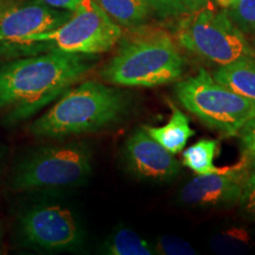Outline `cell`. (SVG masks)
<instances>
[{"label":"cell","mask_w":255,"mask_h":255,"mask_svg":"<svg viewBox=\"0 0 255 255\" xmlns=\"http://www.w3.org/2000/svg\"><path fill=\"white\" fill-rule=\"evenodd\" d=\"M71 14V11L52 7L40 0H18L0 17V58L18 57L21 39L55 30Z\"/></svg>","instance_id":"obj_9"},{"label":"cell","mask_w":255,"mask_h":255,"mask_svg":"<svg viewBox=\"0 0 255 255\" xmlns=\"http://www.w3.org/2000/svg\"><path fill=\"white\" fill-rule=\"evenodd\" d=\"M92 68L91 55L51 50L0 64V110L20 121L63 94Z\"/></svg>","instance_id":"obj_1"},{"label":"cell","mask_w":255,"mask_h":255,"mask_svg":"<svg viewBox=\"0 0 255 255\" xmlns=\"http://www.w3.org/2000/svg\"><path fill=\"white\" fill-rule=\"evenodd\" d=\"M184 59L176 40L161 30L129 37L101 71L105 83L116 87L154 88L181 79Z\"/></svg>","instance_id":"obj_3"},{"label":"cell","mask_w":255,"mask_h":255,"mask_svg":"<svg viewBox=\"0 0 255 255\" xmlns=\"http://www.w3.org/2000/svg\"><path fill=\"white\" fill-rule=\"evenodd\" d=\"M92 151L85 142L41 146L28 154L13 171L15 191L81 186L90 177Z\"/></svg>","instance_id":"obj_6"},{"label":"cell","mask_w":255,"mask_h":255,"mask_svg":"<svg viewBox=\"0 0 255 255\" xmlns=\"http://www.w3.org/2000/svg\"><path fill=\"white\" fill-rule=\"evenodd\" d=\"M238 0H231V6L233 5V4H235V2H237Z\"/></svg>","instance_id":"obj_28"},{"label":"cell","mask_w":255,"mask_h":255,"mask_svg":"<svg viewBox=\"0 0 255 255\" xmlns=\"http://www.w3.org/2000/svg\"><path fill=\"white\" fill-rule=\"evenodd\" d=\"M119 25L137 27L148 19L151 6L148 0H95Z\"/></svg>","instance_id":"obj_14"},{"label":"cell","mask_w":255,"mask_h":255,"mask_svg":"<svg viewBox=\"0 0 255 255\" xmlns=\"http://www.w3.org/2000/svg\"><path fill=\"white\" fill-rule=\"evenodd\" d=\"M127 96L100 82H83L34 121L30 132L37 138L64 139L96 132L116 123L128 110Z\"/></svg>","instance_id":"obj_2"},{"label":"cell","mask_w":255,"mask_h":255,"mask_svg":"<svg viewBox=\"0 0 255 255\" xmlns=\"http://www.w3.org/2000/svg\"><path fill=\"white\" fill-rule=\"evenodd\" d=\"M250 168L245 157L237 167L223 168L218 173L199 175L184 184L178 200L184 206L200 208H227L239 205Z\"/></svg>","instance_id":"obj_10"},{"label":"cell","mask_w":255,"mask_h":255,"mask_svg":"<svg viewBox=\"0 0 255 255\" xmlns=\"http://www.w3.org/2000/svg\"><path fill=\"white\" fill-rule=\"evenodd\" d=\"M240 214L248 221L255 222V171L248 173L239 201Z\"/></svg>","instance_id":"obj_21"},{"label":"cell","mask_w":255,"mask_h":255,"mask_svg":"<svg viewBox=\"0 0 255 255\" xmlns=\"http://www.w3.org/2000/svg\"><path fill=\"white\" fill-rule=\"evenodd\" d=\"M155 254L162 255H195L197 252L184 239L175 235H162L155 245Z\"/></svg>","instance_id":"obj_20"},{"label":"cell","mask_w":255,"mask_h":255,"mask_svg":"<svg viewBox=\"0 0 255 255\" xmlns=\"http://www.w3.org/2000/svg\"><path fill=\"white\" fill-rule=\"evenodd\" d=\"M252 246V238L247 229L234 227L220 232L210 239V248L219 254H242Z\"/></svg>","instance_id":"obj_17"},{"label":"cell","mask_w":255,"mask_h":255,"mask_svg":"<svg viewBox=\"0 0 255 255\" xmlns=\"http://www.w3.org/2000/svg\"><path fill=\"white\" fill-rule=\"evenodd\" d=\"M123 161L133 176L155 182L174 180L181 169L174 154L151 138L143 128L133 131L126 141Z\"/></svg>","instance_id":"obj_11"},{"label":"cell","mask_w":255,"mask_h":255,"mask_svg":"<svg viewBox=\"0 0 255 255\" xmlns=\"http://www.w3.org/2000/svg\"><path fill=\"white\" fill-rule=\"evenodd\" d=\"M170 107L173 108V111L167 124L161 127L144 126L142 128L151 138H154L171 154L176 155L183 150L188 139L195 135V131L191 129L189 117L174 104H170Z\"/></svg>","instance_id":"obj_12"},{"label":"cell","mask_w":255,"mask_h":255,"mask_svg":"<svg viewBox=\"0 0 255 255\" xmlns=\"http://www.w3.org/2000/svg\"><path fill=\"white\" fill-rule=\"evenodd\" d=\"M148 1L156 13L163 18L183 17L209 4V0H148Z\"/></svg>","instance_id":"obj_18"},{"label":"cell","mask_w":255,"mask_h":255,"mask_svg":"<svg viewBox=\"0 0 255 255\" xmlns=\"http://www.w3.org/2000/svg\"><path fill=\"white\" fill-rule=\"evenodd\" d=\"M2 245H4V228H2L1 222H0V253L2 251Z\"/></svg>","instance_id":"obj_26"},{"label":"cell","mask_w":255,"mask_h":255,"mask_svg":"<svg viewBox=\"0 0 255 255\" xmlns=\"http://www.w3.org/2000/svg\"><path fill=\"white\" fill-rule=\"evenodd\" d=\"M18 0H0V17L5 13L9 7H12Z\"/></svg>","instance_id":"obj_24"},{"label":"cell","mask_w":255,"mask_h":255,"mask_svg":"<svg viewBox=\"0 0 255 255\" xmlns=\"http://www.w3.org/2000/svg\"><path fill=\"white\" fill-rule=\"evenodd\" d=\"M218 4L221 6V7H225V8H228L229 6H231V0H215Z\"/></svg>","instance_id":"obj_27"},{"label":"cell","mask_w":255,"mask_h":255,"mask_svg":"<svg viewBox=\"0 0 255 255\" xmlns=\"http://www.w3.org/2000/svg\"><path fill=\"white\" fill-rule=\"evenodd\" d=\"M121 37V25L95 0H83L60 26L19 41L18 56L39 55L36 43H47L52 50L94 56L113 49Z\"/></svg>","instance_id":"obj_5"},{"label":"cell","mask_w":255,"mask_h":255,"mask_svg":"<svg viewBox=\"0 0 255 255\" xmlns=\"http://www.w3.org/2000/svg\"><path fill=\"white\" fill-rule=\"evenodd\" d=\"M227 12L245 34L255 37V0H238Z\"/></svg>","instance_id":"obj_19"},{"label":"cell","mask_w":255,"mask_h":255,"mask_svg":"<svg viewBox=\"0 0 255 255\" xmlns=\"http://www.w3.org/2000/svg\"><path fill=\"white\" fill-rule=\"evenodd\" d=\"M45 4L52 6L56 8L68 9V11H75L77 6L81 4L83 0H40Z\"/></svg>","instance_id":"obj_23"},{"label":"cell","mask_w":255,"mask_h":255,"mask_svg":"<svg viewBox=\"0 0 255 255\" xmlns=\"http://www.w3.org/2000/svg\"><path fill=\"white\" fill-rule=\"evenodd\" d=\"M238 136L245 154L255 152V116L241 128Z\"/></svg>","instance_id":"obj_22"},{"label":"cell","mask_w":255,"mask_h":255,"mask_svg":"<svg viewBox=\"0 0 255 255\" xmlns=\"http://www.w3.org/2000/svg\"><path fill=\"white\" fill-rule=\"evenodd\" d=\"M174 39L191 55L219 66L241 58H255V45L228 12L216 11L208 5L181 17L174 30Z\"/></svg>","instance_id":"obj_4"},{"label":"cell","mask_w":255,"mask_h":255,"mask_svg":"<svg viewBox=\"0 0 255 255\" xmlns=\"http://www.w3.org/2000/svg\"><path fill=\"white\" fill-rule=\"evenodd\" d=\"M175 94L184 109L225 136H238L255 116V103L223 87L203 69L177 82Z\"/></svg>","instance_id":"obj_7"},{"label":"cell","mask_w":255,"mask_h":255,"mask_svg":"<svg viewBox=\"0 0 255 255\" xmlns=\"http://www.w3.org/2000/svg\"><path fill=\"white\" fill-rule=\"evenodd\" d=\"M19 233L28 246L47 252L75 251L84 242L76 215L60 205H37L19 218Z\"/></svg>","instance_id":"obj_8"},{"label":"cell","mask_w":255,"mask_h":255,"mask_svg":"<svg viewBox=\"0 0 255 255\" xmlns=\"http://www.w3.org/2000/svg\"><path fill=\"white\" fill-rule=\"evenodd\" d=\"M212 76L223 87L255 103V58H241L219 66Z\"/></svg>","instance_id":"obj_13"},{"label":"cell","mask_w":255,"mask_h":255,"mask_svg":"<svg viewBox=\"0 0 255 255\" xmlns=\"http://www.w3.org/2000/svg\"><path fill=\"white\" fill-rule=\"evenodd\" d=\"M102 253L109 255H151L155 254V248L135 231L121 227L104 241Z\"/></svg>","instance_id":"obj_15"},{"label":"cell","mask_w":255,"mask_h":255,"mask_svg":"<svg viewBox=\"0 0 255 255\" xmlns=\"http://www.w3.org/2000/svg\"><path fill=\"white\" fill-rule=\"evenodd\" d=\"M219 149L218 139H201L183 151L182 163L197 175L218 173L221 169L215 167L214 158Z\"/></svg>","instance_id":"obj_16"},{"label":"cell","mask_w":255,"mask_h":255,"mask_svg":"<svg viewBox=\"0 0 255 255\" xmlns=\"http://www.w3.org/2000/svg\"><path fill=\"white\" fill-rule=\"evenodd\" d=\"M244 156L248 159V163H250V167L252 170L255 171V152H252V154H245Z\"/></svg>","instance_id":"obj_25"}]
</instances>
